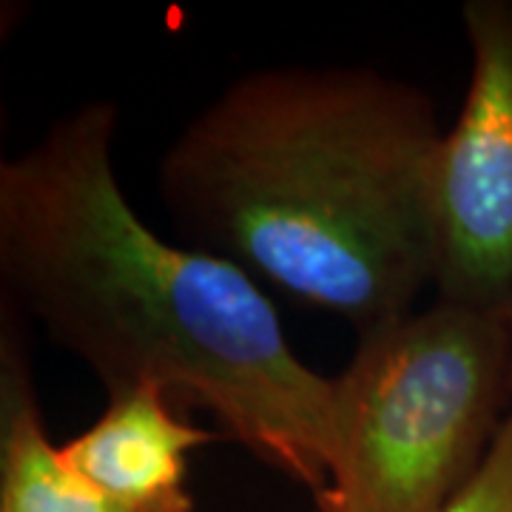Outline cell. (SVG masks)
<instances>
[{"label":"cell","instance_id":"obj_4","mask_svg":"<svg viewBox=\"0 0 512 512\" xmlns=\"http://www.w3.org/2000/svg\"><path fill=\"white\" fill-rule=\"evenodd\" d=\"M470 80L436 168L441 302L504 313L512 291V0H467Z\"/></svg>","mask_w":512,"mask_h":512},{"label":"cell","instance_id":"obj_6","mask_svg":"<svg viewBox=\"0 0 512 512\" xmlns=\"http://www.w3.org/2000/svg\"><path fill=\"white\" fill-rule=\"evenodd\" d=\"M0 512H126L77 476L46 433L23 319L0 311Z\"/></svg>","mask_w":512,"mask_h":512},{"label":"cell","instance_id":"obj_8","mask_svg":"<svg viewBox=\"0 0 512 512\" xmlns=\"http://www.w3.org/2000/svg\"><path fill=\"white\" fill-rule=\"evenodd\" d=\"M507 325H510V339H512V291H510V302H507Z\"/></svg>","mask_w":512,"mask_h":512},{"label":"cell","instance_id":"obj_5","mask_svg":"<svg viewBox=\"0 0 512 512\" xmlns=\"http://www.w3.org/2000/svg\"><path fill=\"white\" fill-rule=\"evenodd\" d=\"M220 441L174 410L157 384L109 396L106 410L80 436L63 441L60 458L126 512H197L185 487L188 453Z\"/></svg>","mask_w":512,"mask_h":512},{"label":"cell","instance_id":"obj_2","mask_svg":"<svg viewBox=\"0 0 512 512\" xmlns=\"http://www.w3.org/2000/svg\"><path fill=\"white\" fill-rule=\"evenodd\" d=\"M444 126L424 86L373 66L234 77L157 165L185 245L262 276L356 336L416 311L436 282Z\"/></svg>","mask_w":512,"mask_h":512},{"label":"cell","instance_id":"obj_3","mask_svg":"<svg viewBox=\"0 0 512 512\" xmlns=\"http://www.w3.org/2000/svg\"><path fill=\"white\" fill-rule=\"evenodd\" d=\"M333 387V456L311 512H441L512 410L507 313L436 299L359 333Z\"/></svg>","mask_w":512,"mask_h":512},{"label":"cell","instance_id":"obj_7","mask_svg":"<svg viewBox=\"0 0 512 512\" xmlns=\"http://www.w3.org/2000/svg\"><path fill=\"white\" fill-rule=\"evenodd\" d=\"M441 512H512V410L481 470Z\"/></svg>","mask_w":512,"mask_h":512},{"label":"cell","instance_id":"obj_1","mask_svg":"<svg viewBox=\"0 0 512 512\" xmlns=\"http://www.w3.org/2000/svg\"><path fill=\"white\" fill-rule=\"evenodd\" d=\"M120 109L86 100L0 163V291L97 376L106 396L157 384L319 495L336 387L288 342L256 279L160 237L114 171Z\"/></svg>","mask_w":512,"mask_h":512}]
</instances>
